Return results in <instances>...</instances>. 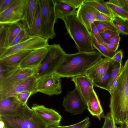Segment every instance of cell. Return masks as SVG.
<instances>
[{"label":"cell","mask_w":128,"mask_h":128,"mask_svg":"<svg viewBox=\"0 0 128 128\" xmlns=\"http://www.w3.org/2000/svg\"><path fill=\"white\" fill-rule=\"evenodd\" d=\"M102 56L96 50L89 52L66 54L54 73L61 78L85 75L88 70L102 57Z\"/></svg>","instance_id":"cell-1"},{"label":"cell","mask_w":128,"mask_h":128,"mask_svg":"<svg viewBox=\"0 0 128 128\" xmlns=\"http://www.w3.org/2000/svg\"><path fill=\"white\" fill-rule=\"evenodd\" d=\"M109 105L116 124H124L128 112V59L122 66L117 86L111 94Z\"/></svg>","instance_id":"cell-2"},{"label":"cell","mask_w":128,"mask_h":128,"mask_svg":"<svg viewBox=\"0 0 128 128\" xmlns=\"http://www.w3.org/2000/svg\"><path fill=\"white\" fill-rule=\"evenodd\" d=\"M63 20L68 32L74 42L78 52H89L95 51L90 35L78 19L76 13L67 17Z\"/></svg>","instance_id":"cell-3"},{"label":"cell","mask_w":128,"mask_h":128,"mask_svg":"<svg viewBox=\"0 0 128 128\" xmlns=\"http://www.w3.org/2000/svg\"><path fill=\"white\" fill-rule=\"evenodd\" d=\"M6 128H47L45 124L28 106L21 114L17 116H0Z\"/></svg>","instance_id":"cell-4"},{"label":"cell","mask_w":128,"mask_h":128,"mask_svg":"<svg viewBox=\"0 0 128 128\" xmlns=\"http://www.w3.org/2000/svg\"><path fill=\"white\" fill-rule=\"evenodd\" d=\"M47 48L48 52L36 69L35 75L37 78L54 73L66 54L60 44H49Z\"/></svg>","instance_id":"cell-5"},{"label":"cell","mask_w":128,"mask_h":128,"mask_svg":"<svg viewBox=\"0 0 128 128\" xmlns=\"http://www.w3.org/2000/svg\"><path fill=\"white\" fill-rule=\"evenodd\" d=\"M41 26L40 37L48 40L55 37L54 27L57 20L54 0H40Z\"/></svg>","instance_id":"cell-6"},{"label":"cell","mask_w":128,"mask_h":128,"mask_svg":"<svg viewBox=\"0 0 128 128\" xmlns=\"http://www.w3.org/2000/svg\"><path fill=\"white\" fill-rule=\"evenodd\" d=\"M38 78L35 75L0 89V100L10 96H16L21 92L28 91L33 94L38 92Z\"/></svg>","instance_id":"cell-7"},{"label":"cell","mask_w":128,"mask_h":128,"mask_svg":"<svg viewBox=\"0 0 128 128\" xmlns=\"http://www.w3.org/2000/svg\"><path fill=\"white\" fill-rule=\"evenodd\" d=\"M48 40L39 36L30 37L22 42L4 50L0 54V59L19 52L47 47L49 45Z\"/></svg>","instance_id":"cell-8"},{"label":"cell","mask_w":128,"mask_h":128,"mask_svg":"<svg viewBox=\"0 0 128 128\" xmlns=\"http://www.w3.org/2000/svg\"><path fill=\"white\" fill-rule=\"evenodd\" d=\"M60 78L53 73L38 78V92L50 96L60 94L62 90Z\"/></svg>","instance_id":"cell-9"},{"label":"cell","mask_w":128,"mask_h":128,"mask_svg":"<svg viewBox=\"0 0 128 128\" xmlns=\"http://www.w3.org/2000/svg\"><path fill=\"white\" fill-rule=\"evenodd\" d=\"M27 0H15L6 10L0 13V24H12L24 19Z\"/></svg>","instance_id":"cell-10"},{"label":"cell","mask_w":128,"mask_h":128,"mask_svg":"<svg viewBox=\"0 0 128 128\" xmlns=\"http://www.w3.org/2000/svg\"><path fill=\"white\" fill-rule=\"evenodd\" d=\"M62 105L72 115L82 114L84 110L88 109L87 104L76 88L64 98Z\"/></svg>","instance_id":"cell-11"},{"label":"cell","mask_w":128,"mask_h":128,"mask_svg":"<svg viewBox=\"0 0 128 128\" xmlns=\"http://www.w3.org/2000/svg\"><path fill=\"white\" fill-rule=\"evenodd\" d=\"M23 27L22 24L19 22L12 24H0V54L9 47Z\"/></svg>","instance_id":"cell-12"},{"label":"cell","mask_w":128,"mask_h":128,"mask_svg":"<svg viewBox=\"0 0 128 128\" xmlns=\"http://www.w3.org/2000/svg\"><path fill=\"white\" fill-rule=\"evenodd\" d=\"M28 106L20 102L16 96L0 100V116H17L22 114Z\"/></svg>","instance_id":"cell-13"},{"label":"cell","mask_w":128,"mask_h":128,"mask_svg":"<svg viewBox=\"0 0 128 128\" xmlns=\"http://www.w3.org/2000/svg\"><path fill=\"white\" fill-rule=\"evenodd\" d=\"M31 108L36 116L48 127L60 125L62 117L54 110L36 104H33Z\"/></svg>","instance_id":"cell-14"},{"label":"cell","mask_w":128,"mask_h":128,"mask_svg":"<svg viewBox=\"0 0 128 128\" xmlns=\"http://www.w3.org/2000/svg\"><path fill=\"white\" fill-rule=\"evenodd\" d=\"M114 62L110 58L102 57L88 70L85 75L93 83L100 82Z\"/></svg>","instance_id":"cell-15"},{"label":"cell","mask_w":128,"mask_h":128,"mask_svg":"<svg viewBox=\"0 0 128 128\" xmlns=\"http://www.w3.org/2000/svg\"><path fill=\"white\" fill-rule=\"evenodd\" d=\"M98 11L90 6L83 4L76 12L77 18L86 27L90 35L92 24L96 21V15Z\"/></svg>","instance_id":"cell-16"},{"label":"cell","mask_w":128,"mask_h":128,"mask_svg":"<svg viewBox=\"0 0 128 128\" xmlns=\"http://www.w3.org/2000/svg\"><path fill=\"white\" fill-rule=\"evenodd\" d=\"M47 47L33 51L19 63L21 69L37 68L43 60L47 52Z\"/></svg>","instance_id":"cell-17"},{"label":"cell","mask_w":128,"mask_h":128,"mask_svg":"<svg viewBox=\"0 0 128 128\" xmlns=\"http://www.w3.org/2000/svg\"><path fill=\"white\" fill-rule=\"evenodd\" d=\"M72 80L74 82L75 88L87 104L90 94L94 90L93 82L86 75L73 77L72 78Z\"/></svg>","instance_id":"cell-18"},{"label":"cell","mask_w":128,"mask_h":128,"mask_svg":"<svg viewBox=\"0 0 128 128\" xmlns=\"http://www.w3.org/2000/svg\"><path fill=\"white\" fill-rule=\"evenodd\" d=\"M37 68L21 69L19 67L10 76L0 82V89L35 75Z\"/></svg>","instance_id":"cell-19"},{"label":"cell","mask_w":128,"mask_h":128,"mask_svg":"<svg viewBox=\"0 0 128 128\" xmlns=\"http://www.w3.org/2000/svg\"><path fill=\"white\" fill-rule=\"evenodd\" d=\"M38 0H27L23 19L22 21L23 26L30 35L34 20Z\"/></svg>","instance_id":"cell-20"},{"label":"cell","mask_w":128,"mask_h":128,"mask_svg":"<svg viewBox=\"0 0 128 128\" xmlns=\"http://www.w3.org/2000/svg\"><path fill=\"white\" fill-rule=\"evenodd\" d=\"M87 105V109L92 116L96 117L100 120L102 118H105L100 101L94 90L90 94Z\"/></svg>","instance_id":"cell-21"},{"label":"cell","mask_w":128,"mask_h":128,"mask_svg":"<svg viewBox=\"0 0 128 128\" xmlns=\"http://www.w3.org/2000/svg\"><path fill=\"white\" fill-rule=\"evenodd\" d=\"M54 10L57 19L63 20L69 16L76 13V9L65 3L61 0H54Z\"/></svg>","instance_id":"cell-22"},{"label":"cell","mask_w":128,"mask_h":128,"mask_svg":"<svg viewBox=\"0 0 128 128\" xmlns=\"http://www.w3.org/2000/svg\"><path fill=\"white\" fill-rule=\"evenodd\" d=\"M41 26V12L40 0H38L36 14L33 24L30 33V37H40Z\"/></svg>","instance_id":"cell-23"},{"label":"cell","mask_w":128,"mask_h":128,"mask_svg":"<svg viewBox=\"0 0 128 128\" xmlns=\"http://www.w3.org/2000/svg\"><path fill=\"white\" fill-rule=\"evenodd\" d=\"M33 51L22 52L11 55L0 59V62L12 66H19L20 62Z\"/></svg>","instance_id":"cell-24"},{"label":"cell","mask_w":128,"mask_h":128,"mask_svg":"<svg viewBox=\"0 0 128 128\" xmlns=\"http://www.w3.org/2000/svg\"><path fill=\"white\" fill-rule=\"evenodd\" d=\"M106 7L113 14L114 17L128 22V12L121 7L109 0L105 2Z\"/></svg>","instance_id":"cell-25"},{"label":"cell","mask_w":128,"mask_h":128,"mask_svg":"<svg viewBox=\"0 0 128 128\" xmlns=\"http://www.w3.org/2000/svg\"><path fill=\"white\" fill-rule=\"evenodd\" d=\"M103 0H86L83 4L94 7L98 12L109 16L113 18L112 13L106 7Z\"/></svg>","instance_id":"cell-26"},{"label":"cell","mask_w":128,"mask_h":128,"mask_svg":"<svg viewBox=\"0 0 128 128\" xmlns=\"http://www.w3.org/2000/svg\"><path fill=\"white\" fill-rule=\"evenodd\" d=\"M90 35L94 47L102 56L108 58H111L113 56L116 52L110 50L102 44L97 41L92 34Z\"/></svg>","instance_id":"cell-27"},{"label":"cell","mask_w":128,"mask_h":128,"mask_svg":"<svg viewBox=\"0 0 128 128\" xmlns=\"http://www.w3.org/2000/svg\"><path fill=\"white\" fill-rule=\"evenodd\" d=\"M19 67L0 62V82L10 76Z\"/></svg>","instance_id":"cell-28"},{"label":"cell","mask_w":128,"mask_h":128,"mask_svg":"<svg viewBox=\"0 0 128 128\" xmlns=\"http://www.w3.org/2000/svg\"><path fill=\"white\" fill-rule=\"evenodd\" d=\"M111 22L119 33L128 35V22L114 17Z\"/></svg>","instance_id":"cell-29"},{"label":"cell","mask_w":128,"mask_h":128,"mask_svg":"<svg viewBox=\"0 0 128 128\" xmlns=\"http://www.w3.org/2000/svg\"><path fill=\"white\" fill-rule=\"evenodd\" d=\"M122 65L115 62L113 64L110 78L106 89L108 91H109L120 72L122 66Z\"/></svg>","instance_id":"cell-30"},{"label":"cell","mask_w":128,"mask_h":128,"mask_svg":"<svg viewBox=\"0 0 128 128\" xmlns=\"http://www.w3.org/2000/svg\"><path fill=\"white\" fill-rule=\"evenodd\" d=\"M94 23L100 33L107 30L118 32L111 22L96 20L94 22Z\"/></svg>","instance_id":"cell-31"},{"label":"cell","mask_w":128,"mask_h":128,"mask_svg":"<svg viewBox=\"0 0 128 128\" xmlns=\"http://www.w3.org/2000/svg\"><path fill=\"white\" fill-rule=\"evenodd\" d=\"M30 37L26 29L23 27L12 42L9 47L13 46L22 42L27 40Z\"/></svg>","instance_id":"cell-32"},{"label":"cell","mask_w":128,"mask_h":128,"mask_svg":"<svg viewBox=\"0 0 128 128\" xmlns=\"http://www.w3.org/2000/svg\"><path fill=\"white\" fill-rule=\"evenodd\" d=\"M112 65L109 68L104 75L101 81L93 83L94 86L106 90L111 72Z\"/></svg>","instance_id":"cell-33"},{"label":"cell","mask_w":128,"mask_h":128,"mask_svg":"<svg viewBox=\"0 0 128 128\" xmlns=\"http://www.w3.org/2000/svg\"><path fill=\"white\" fill-rule=\"evenodd\" d=\"M90 126V118L87 117L82 121L75 124L66 126L57 125L56 128H88Z\"/></svg>","instance_id":"cell-34"},{"label":"cell","mask_w":128,"mask_h":128,"mask_svg":"<svg viewBox=\"0 0 128 128\" xmlns=\"http://www.w3.org/2000/svg\"><path fill=\"white\" fill-rule=\"evenodd\" d=\"M104 118V122L102 128H114L115 122L110 112L107 113Z\"/></svg>","instance_id":"cell-35"},{"label":"cell","mask_w":128,"mask_h":128,"mask_svg":"<svg viewBox=\"0 0 128 128\" xmlns=\"http://www.w3.org/2000/svg\"><path fill=\"white\" fill-rule=\"evenodd\" d=\"M100 34L104 42L106 43L112 38L120 34V33L118 32L107 30Z\"/></svg>","instance_id":"cell-36"},{"label":"cell","mask_w":128,"mask_h":128,"mask_svg":"<svg viewBox=\"0 0 128 128\" xmlns=\"http://www.w3.org/2000/svg\"><path fill=\"white\" fill-rule=\"evenodd\" d=\"M33 95L31 92L26 91L18 94L16 97L21 102L24 104H26L29 97Z\"/></svg>","instance_id":"cell-37"},{"label":"cell","mask_w":128,"mask_h":128,"mask_svg":"<svg viewBox=\"0 0 128 128\" xmlns=\"http://www.w3.org/2000/svg\"><path fill=\"white\" fill-rule=\"evenodd\" d=\"M86 0H61L72 7L78 8Z\"/></svg>","instance_id":"cell-38"},{"label":"cell","mask_w":128,"mask_h":128,"mask_svg":"<svg viewBox=\"0 0 128 128\" xmlns=\"http://www.w3.org/2000/svg\"><path fill=\"white\" fill-rule=\"evenodd\" d=\"M91 30V34L93 36L97 41L102 44L104 42V41L101 36L100 33L94 23L92 25Z\"/></svg>","instance_id":"cell-39"},{"label":"cell","mask_w":128,"mask_h":128,"mask_svg":"<svg viewBox=\"0 0 128 128\" xmlns=\"http://www.w3.org/2000/svg\"><path fill=\"white\" fill-rule=\"evenodd\" d=\"M15 0H0V13L9 8Z\"/></svg>","instance_id":"cell-40"},{"label":"cell","mask_w":128,"mask_h":128,"mask_svg":"<svg viewBox=\"0 0 128 128\" xmlns=\"http://www.w3.org/2000/svg\"><path fill=\"white\" fill-rule=\"evenodd\" d=\"M109 1L121 7L128 12V0H110Z\"/></svg>","instance_id":"cell-41"},{"label":"cell","mask_w":128,"mask_h":128,"mask_svg":"<svg viewBox=\"0 0 128 128\" xmlns=\"http://www.w3.org/2000/svg\"><path fill=\"white\" fill-rule=\"evenodd\" d=\"M113 18L109 16L98 11L96 15V21H101L111 22Z\"/></svg>","instance_id":"cell-42"},{"label":"cell","mask_w":128,"mask_h":128,"mask_svg":"<svg viewBox=\"0 0 128 128\" xmlns=\"http://www.w3.org/2000/svg\"><path fill=\"white\" fill-rule=\"evenodd\" d=\"M123 57V52L122 51L120 50L116 52L113 56L110 59L112 61L116 62L122 64Z\"/></svg>","instance_id":"cell-43"},{"label":"cell","mask_w":128,"mask_h":128,"mask_svg":"<svg viewBox=\"0 0 128 128\" xmlns=\"http://www.w3.org/2000/svg\"><path fill=\"white\" fill-rule=\"evenodd\" d=\"M102 44L110 50L115 52H116L119 45V44H113L104 42Z\"/></svg>","instance_id":"cell-44"},{"label":"cell","mask_w":128,"mask_h":128,"mask_svg":"<svg viewBox=\"0 0 128 128\" xmlns=\"http://www.w3.org/2000/svg\"><path fill=\"white\" fill-rule=\"evenodd\" d=\"M120 39V34H119L112 38L106 43L113 44H119Z\"/></svg>","instance_id":"cell-45"},{"label":"cell","mask_w":128,"mask_h":128,"mask_svg":"<svg viewBox=\"0 0 128 128\" xmlns=\"http://www.w3.org/2000/svg\"><path fill=\"white\" fill-rule=\"evenodd\" d=\"M0 128H5L4 124V122L0 120Z\"/></svg>","instance_id":"cell-46"},{"label":"cell","mask_w":128,"mask_h":128,"mask_svg":"<svg viewBox=\"0 0 128 128\" xmlns=\"http://www.w3.org/2000/svg\"><path fill=\"white\" fill-rule=\"evenodd\" d=\"M124 124L126 128H128V119L126 122Z\"/></svg>","instance_id":"cell-47"},{"label":"cell","mask_w":128,"mask_h":128,"mask_svg":"<svg viewBox=\"0 0 128 128\" xmlns=\"http://www.w3.org/2000/svg\"><path fill=\"white\" fill-rule=\"evenodd\" d=\"M57 125H56L49 126L47 128H56V126Z\"/></svg>","instance_id":"cell-48"},{"label":"cell","mask_w":128,"mask_h":128,"mask_svg":"<svg viewBox=\"0 0 128 128\" xmlns=\"http://www.w3.org/2000/svg\"><path fill=\"white\" fill-rule=\"evenodd\" d=\"M114 128H121V127H118L116 125L115 122L114 124Z\"/></svg>","instance_id":"cell-49"},{"label":"cell","mask_w":128,"mask_h":128,"mask_svg":"<svg viewBox=\"0 0 128 128\" xmlns=\"http://www.w3.org/2000/svg\"><path fill=\"white\" fill-rule=\"evenodd\" d=\"M120 127H121V128H126L124 124L121 125Z\"/></svg>","instance_id":"cell-50"},{"label":"cell","mask_w":128,"mask_h":128,"mask_svg":"<svg viewBox=\"0 0 128 128\" xmlns=\"http://www.w3.org/2000/svg\"></svg>","instance_id":"cell-51"},{"label":"cell","mask_w":128,"mask_h":128,"mask_svg":"<svg viewBox=\"0 0 128 128\" xmlns=\"http://www.w3.org/2000/svg\"></svg>","instance_id":"cell-52"}]
</instances>
